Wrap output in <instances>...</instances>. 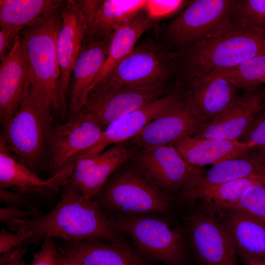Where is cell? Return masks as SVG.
<instances>
[{"label":"cell","instance_id":"1","mask_svg":"<svg viewBox=\"0 0 265 265\" xmlns=\"http://www.w3.org/2000/svg\"><path fill=\"white\" fill-rule=\"evenodd\" d=\"M57 204L49 212L8 223L12 231L32 233L25 244H39L47 238L68 241L97 239L122 243L110 219L92 200L67 183Z\"/></svg>","mask_w":265,"mask_h":265},{"label":"cell","instance_id":"2","mask_svg":"<svg viewBox=\"0 0 265 265\" xmlns=\"http://www.w3.org/2000/svg\"><path fill=\"white\" fill-rule=\"evenodd\" d=\"M265 53V30L230 20L200 41L174 55L180 76L199 77L237 66Z\"/></svg>","mask_w":265,"mask_h":265},{"label":"cell","instance_id":"3","mask_svg":"<svg viewBox=\"0 0 265 265\" xmlns=\"http://www.w3.org/2000/svg\"><path fill=\"white\" fill-rule=\"evenodd\" d=\"M61 8L39 18L19 34L31 71L29 91L59 112L60 70L56 40L61 24Z\"/></svg>","mask_w":265,"mask_h":265},{"label":"cell","instance_id":"4","mask_svg":"<svg viewBox=\"0 0 265 265\" xmlns=\"http://www.w3.org/2000/svg\"><path fill=\"white\" fill-rule=\"evenodd\" d=\"M53 110L29 91L0 136L16 159L36 175L48 152Z\"/></svg>","mask_w":265,"mask_h":265},{"label":"cell","instance_id":"5","mask_svg":"<svg viewBox=\"0 0 265 265\" xmlns=\"http://www.w3.org/2000/svg\"><path fill=\"white\" fill-rule=\"evenodd\" d=\"M117 232L130 235L140 254L165 265H192L182 231L163 219L142 214L109 218Z\"/></svg>","mask_w":265,"mask_h":265},{"label":"cell","instance_id":"6","mask_svg":"<svg viewBox=\"0 0 265 265\" xmlns=\"http://www.w3.org/2000/svg\"><path fill=\"white\" fill-rule=\"evenodd\" d=\"M92 199L104 211L128 214L164 213L170 199L139 172L130 169L113 177Z\"/></svg>","mask_w":265,"mask_h":265},{"label":"cell","instance_id":"7","mask_svg":"<svg viewBox=\"0 0 265 265\" xmlns=\"http://www.w3.org/2000/svg\"><path fill=\"white\" fill-rule=\"evenodd\" d=\"M235 0H196L167 26L171 42L185 47L211 34L230 20L239 4Z\"/></svg>","mask_w":265,"mask_h":265},{"label":"cell","instance_id":"8","mask_svg":"<svg viewBox=\"0 0 265 265\" xmlns=\"http://www.w3.org/2000/svg\"><path fill=\"white\" fill-rule=\"evenodd\" d=\"M168 61L158 49L148 45L138 46L91 92L127 87H163L171 67Z\"/></svg>","mask_w":265,"mask_h":265},{"label":"cell","instance_id":"9","mask_svg":"<svg viewBox=\"0 0 265 265\" xmlns=\"http://www.w3.org/2000/svg\"><path fill=\"white\" fill-rule=\"evenodd\" d=\"M192 265H238V254L223 224L201 209L187 220Z\"/></svg>","mask_w":265,"mask_h":265},{"label":"cell","instance_id":"10","mask_svg":"<svg viewBox=\"0 0 265 265\" xmlns=\"http://www.w3.org/2000/svg\"><path fill=\"white\" fill-rule=\"evenodd\" d=\"M104 130L93 118L81 110L67 122L52 126L48 138L50 172L53 176L93 147L101 139Z\"/></svg>","mask_w":265,"mask_h":265},{"label":"cell","instance_id":"11","mask_svg":"<svg viewBox=\"0 0 265 265\" xmlns=\"http://www.w3.org/2000/svg\"><path fill=\"white\" fill-rule=\"evenodd\" d=\"M236 86L215 75L180 76L173 91L202 125L227 108L237 97Z\"/></svg>","mask_w":265,"mask_h":265},{"label":"cell","instance_id":"12","mask_svg":"<svg viewBox=\"0 0 265 265\" xmlns=\"http://www.w3.org/2000/svg\"><path fill=\"white\" fill-rule=\"evenodd\" d=\"M86 32L82 12L75 0L64 2L61 8V24L56 40L60 70L58 88L59 112L65 114L72 69L81 51Z\"/></svg>","mask_w":265,"mask_h":265},{"label":"cell","instance_id":"13","mask_svg":"<svg viewBox=\"0 0 265 265\" xmlns=\"http://www.w3.org/2000/svg\"><path fill=\"white\" fill-rule=\"evenodd\" d=\"M76 160L69 163L47 180H42L20 163L0 137V186L20 193L29 199L49 198L59 190L67 182Z\"/></svg>","mask_w":265,"mask_h":265},{"label":"cell","instance_id":"14","mask_svg":"<svg viewBox=\"0 0 265 265\" xmlns=\"http://www.w3.org/2000/svg\"><path fill=\"white\" fill-rule=\"evenodd\" d=\"M163 87H127L93 91L80 110L104 130L110 123L162 96Z\"/></svg>","mask_w":265,"mask_h":265},{"label":"cell","instance_id":"15","mask_svg":"<svg viewBox=\"0 0 265 265\" xmlns=\"http://www.w3.org/2000/svg\"><path fill=\"white\" fill-rule=\"evenodd\" d=\"M30 67L19 35L0 64V120L4 128L26 98L31 86Z\"/></svg>","mask_w":265,"mask_h":265},{"label":"cell","instance_id":"16","mask_svg":"<svg viewBox=\"0 0 265 265\" xmlns=\"http://www.w3.org/2000/svg\"><path fill=\"white\" fill-rule=\"evenodd\" d=\"M176 96L173 102L131 139L132 149L175 146L184 138L196 133L201 124Z\"/></svg>","mask_w":265,"mask_h":265},{"label":"cell","instance_id":"17","mask_svg":"<svg viewBox=\"0 0 265 265\" xmlns=\"http://www.w3.org/2000/svg\"><path fill=\"white\" fill-rule=\"evenodd\" d=\"M82 13L86 32L83 45L110 36L144 10L145 0H75Z\"/></svg>","mask_w":265,"mask_h":265},{"label":"cell","instance_id":"18","mask_svg":"<svg viewBox=\"0 0 265 265\" xmlns=\"http://www.w3.org/2000/svg\"><path fill=\"white\" fill-rule=\"evenodd\" d=\"M132 153V148L119 143L96 154L78 157L67 182L83 196L92 199Z\"/></svg>","mask_w":265,"mask_h":265},{"label":"cell","instance_id":"19","mask_svg":"<svg viewBox=\"0 0 265 265\" xmlns=\"http://www.w3.org/2000/svg\"><path fill=\"white\" fill-rule=\"evenodd\" d=\"M265 107V95L246 92L237 96L224 111L202 124L193 135L201 138L239 140Z\"/></svg>","mask_w":265,"mask_h":265},{"label":"cell","instance_id":"20","mask_svg":"<svg viewBox=\"0 0 265 265\" xmlns=\"http://www.w3.org/2000/svg\"><path fill=\"white\" fill-rule=\"evenodd\" d=\"M136 160L156 182L171 190H183L197 168L187 163L172 145L143 149Z\"/></svg>","mask_w":265,"mask_h":265},{"label":"cell","instance_id":"21","mask_svg":"<svg viewBox=\"0 0 265 265\" xmlns=\"http://www.w3.org/2000/svg\"><path fill=\"white\" fill-rule=\"evenodd\" d=\"M110 35L83 46L74 63L68 92L71 116L81 109L107 56Z\"/></svg>","mask_w":265,"mask_h":265},{"label":"cell","instance_id":"22","mask_svg":"<svg viewBox=\"0 0 265 265\" xmlns=\"http://www.w3.org/2000/svg\"><path fill=\"white\" fill-rule=\"evenodd\" d=\"M176 96L172 91L112 122L104 129L97 144L80 157L101 153L111 144L122 143L133 138L173 102Z\"/></svg>","mask_w":265,"mask_h":265},{"label":"cell","instance_id":"23","mask_svg":"<svg viewBox=\"0 0 265 265\" xmlns=\"http://www.w3.org/2000/svg\"><path fill=\"white\" fill-rule=\"evenodd\" d=\"M189 164L195 167L220 163L247 156L250 149L243 141L186 136L174 146Z\"/></svg>","mask_w":265,"mask_h":265},{"label":"cell","instance_id":"24","mask_svg":"<svg viewBox=\"0 0 265 265\" xmlns=\"http://www.w3.org/2000/svg\"><path fill=\"white\" fill-rule=\"evenodd\" d=\"M153 21L154 20L145 9L118 27L110 35L107 56L100 73L91 87L89 94L133 50L140 37L152 26Z\"/></svg>","mask_w":265,"mask_h":265},{"label":"cell","instance_id":"25","mask_svg":"<svg viewBox=\"0 0 265 265\" xmlns=\"http://www.w3.org/2000/svg\"><path fill=\"white\" fill-rule=\"evenodd\" d=\"M226 213L224 227L237 254L265 260V223L236 210Z\"/></svg>","mask_w":265,"mask_h":265},{"label":"cell","instance_id":"26","mask_svg":"<svg viewBox=\"0 0 265 265\" xmlns=\"http://www.w3.org/2000/svg\"><path fill=\"white\" fill-rule=\"evenodd\" d=\"M60 0H0V30L13 43L22 30L39 18L60 8Z\"/></svg>","mask_w":265,"mask_h":265},{"label":"cell","instance_id":"27","mask_svg":"<svg viewBox=\"0 0 265 265\" xmlns=\"http://www.w3.org/2000/svg\"><path fill=\"white\" fill-rule=\"evenodd\" d=\"M255 176L265 177V150L213 165L205 176L199 171L194 177L189 190Z\"/></svg>","mask_w":265,"mask_h":265},{"label":"cell","instance_id":"28","mask_svg":"<svg viewBox=\"0 0 265 265\" xmlns=\"http://www.w3.org/2000/svg\"><path fill=\"white\" fill-rule=\"evenodd\" d=\"M69 241L84 265H147L140 254L123 243L97 239Z\"/></svg>","mask_w":265,"mask_h":265},{"label":"cell","instance_id":"29","mask_svg":"<svg viewBox=\"0 0 265 265\" xmlns=\"http://www.w3.org/2000/svg\"><path fill=\"white\" fill-rule=\"evenodd\" d=\"M265 182V177L255 176L191 189L181 197L193 202L202 200L201 208L212 212L219 206L238 200L250 186Z\"/></svg>","mask_w":265,"mask_h":265},{"label":"cell","instance_id":"30","mask_svg":"<svg viewBox=\"0 0 265 265\" xmlns=\"http://www.w3.org/2000/svg\"><path fill=\"white\" fill-rule=\"evenodd\" d=\"M210 75L220 76L237 88H250L260 84L265 77V53L242 62L233 67Z\"/></svg>","mask_w":265,"mask_h":265},{"label":"cell","instance_id":"31","mask_svg":"<svg viewBox=\"0 0 265 265\" xmlns=\"http://www.w3.org/2000/svg\"><path fill=\"white\" fill-rule=\"evenodd\" d=\"M220 210L244 212L265 223V182L250 186L238 200L221 205L213 212Z\"/></svg>","mask_w":265,"mask_h":265},{"label":"cell","instance_id":"32","mask_svg":"<svg viewBox=\"0 0 265 265\" xmlns=\"http://www.w3.org/2000/svg\"><path fill=\"white\" fill-rule=\"evenodd\" d=\"M230 20L240 26L265 30V0H241Z\"/></svg>","mask_w":265,"mask_h":265},{"label":"cell","instance_id":"33","mask_svg":"<svg viewBox=\"0 0 265 265\" xmlns=\"http://www.w3.org/2000/svg\"><path fill=\"white\" fill-rule=\"evenodd\" d=\"M28 265H62L58 247L54 238H47L43 240L40 249L34 253Z\"/></svg>","mask_w":265,"mask_h":265},{"label":"cell","instance_id":"34","mask_svg":"<svg viewBox=\"0 0 265 265\" xmlns=\"http://www.w3.org/2000/svg\"><path fill=\"white\" fill-rule=\"evenodd\" d=\"M242 138L250 149L265 150V111L256 117Z\"/></svg>","mask_w":265,"mask_h":265},{"label":"cell","instance_id":"35","mask_svg":"<svg viewBox=\"0 0 265 265\" xmlns=\"http://www.w3.org/2000/svg\"><path fill=\"white\" fill-rule=\"evenodd\" d=\"M32 233L26 230L9 231L4 228L0 233V254L15 249L30 238Z\"/></svg>","mask_w":265,"mask_h":265},{"label":"cell","instance_id":"36","mask_svg":"<svg viewBox=\"0 0 265 265\" xmlns=\"http://www.w3.org/2000/svg\"><path fill=\"white\" fill-rule=\"evenodd\" d=\"M43 214V212L38 210H27L13 206L0 207V221L1 223L8 224L13 221L36 217Z\"/></svg>","mask_w":265,"mask_h":265},{"label":"cell","instance_id":"37","mask_svg":"<svg viewBox=\"0 0 265 265\" xmlns=\"http://www.w3.org/2000/svg\"><path fill=\"white\" fill-rule=\"evenodd\" d=\"M182 3L180 0H147L145 10L154 20L168 14Z\"/></svg>","mask_w":265,"mask_h":265},{"label":"cell","instance_id":"38","mask_svg":"<svg viewBox=\"0 0 265 265\" xmlns=\"http://www.w3.org/2000/svg\"><path fill=\"white\" fill-rule=\"evenodd\" d=\"M0 200L7 206H13L27 210H38L30 202V199L16 191L0 188Z\"/></svg>","mask_w":265,"mask_h":265},{"label":"cell","instance_id":"39","mask_svg":"<svg viewBox=\"0 0 265 265\" xmlns=\"http://www.w3.org/2000/svg\"><path fill=\"white\" fill-rule=\"evenodd\" d=\"M63 247H58L62 265H84L76 249L69 241Z\"/></svg>","mask_w":265,"mask_h":265},{"label":"cell","instance_id":"40","mask_svg":"<svg viewBox=\"0 0 265 265\" xmlns=\"http://www.w3.org/2000/svg\"><path fill=\"white\" fill-rule=\"evenodd\" d=\"M26 251L25 243L19 245L15 250L6 265H25L23 257Z\"/></svg>","mask_w":265,"mask_h":265},{"label":"cell","instance_id":"41","mask_svg":"<svg viewBox=\"0 0 265 265\" xmlns=\"http://www.w3.org/2000/svg\"><path fill=\"white\" fill-rule=\"evenodd\" d=\"M13 43L2 31L0 30V60H2L10 50Z\"/></svg>","mask_w":265,"mask_h":265},{"label":"cell","instance_id":"42","mask_svg":"<svg viewBox=\"0 0 265 265\" xmlns=\"http://www.w3.org/2000/svg\"><path fill=\"white\" fill-rule=\"evenodd\" d=\"M244 265H265V260L257 259L242 254H238Z\"/></svg>","mask_w":265,"mask_h":265},{"label":"cell","instance_id":"43","mask_svg":"<svg viewBox=\"0 0 265 265\" xmlns=\"http://www.w3.org/2000/svg\"><path fill=\"white\" fill-rule=\"evenodd\" d=\"M265 83V77L260 81V84Z\"/></svg>","mask_w":265,"mask_h":265}]
</instances>
